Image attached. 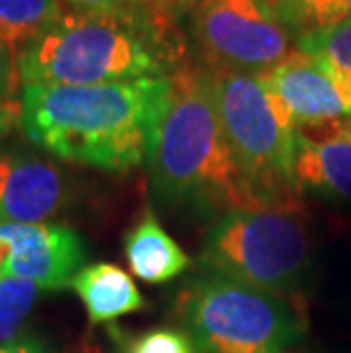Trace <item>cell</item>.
<instances>
[{
  "label": "cell",
  "mask_w": 351,
  "mask_h": 353,
  "mask_svg": "<svg viewBox=\"0 0 351 353\" xmlns=\"http://www.w3.org/2000/svg\"><path fill=\"white\" fill-rule=\"evenodd\" d=\"M169 89V78L26 85L19 128L28 141L64 162L128 174L148 164Z\"/></svg>",
  "instance_id": "6da1fadb"
},
{
  "label": "cell",
  "mask_w": 351,
  "mask_h": 353,
  "mask_svg": "<svg viewBox=\"0 0 351 353\" xmlns=\"http://www.w3.org/2000/svg\"><path fill=\"white\" fill-rule=\"evenodd\" d=\"M188 37L167 3L144 12L64 17L19 52L26 85H106L169 78L190 62Z\"/></svg>",
  "instance_id": "7a4b0ae2"
},
{
  "label": "cell",
  "mask_w": 351,
  "mask_h": 353,
  "mask_svg": "<svg viewBox=\"0 0 351 353\" xmlns=\"http://www.w3.org/2000/svg\"><path fill=\"white\" fill-rule=\"evenodd\" d=\"M169 85L148 157L155 196L164 205L217 216L263 205L226 141L203 66L190 59L171 73Z\"/></svg>",
  "instance_id": "3957f363"
},
{
  "label": "cell",
  "mask_w": 351,
  "mask_h": 353,
  "mask_svg": "<svg viewBox=\"0 0 351 353\" xmlns=\"http://www.w3.org/2000/svg\"><path fill=\"white\" fill-rule=\"evenodd\" d=\"M176 317L203 353H281L305 333V312L288 294L208 274L185 285Z\"/></svg>",
  "instance_id": "277c9868"
},
{
  "label": "cell",
  "mask_w": 351,
  "mask_h": 353,
  "mask_svg": "<svg viewBox=\"0 0 351 353\" xmlns=\"http://www.w3.org/2000/svg\"><path fill=\"white\" fill-rule=\"evenodd\" d=\"M201 265L210 274L290 296L312 265L310 219L301 199L219 216L205 237Z\"/></svg>",
  "instance_id": "5b68a950"
},
{
  "label": "cell",
  "mask_w": 351,
  "mask_h": 353,
  "mask_svg": "<svg viewBox=\"0 0 351 353\" xmlns=\"http://www.w3.org/2000/svg\"><path fill=\"white\" fill-rule=\"evenodd\" d=\"M205 76L226 141L258 201L301 199L292 178L294 123L263 76L219 69Z\"/></svg>",
  "instance_id": "8992f818"
},
{
  "label": "cell",
  "mask_w": 351,
  "mask_h": 353,
  "mask_svg": "<svg viewBox=\"0 0 351 353\" xmlns=\"http://www.w3.org/2000/svg\"><path fill=\"white\" fill-rule=\"evenodd\" d=\"M174 12L203 69L263 76L299 50L270 0H183Z\"/></svg>",
  "instance_id": "52a82bcc"
},
{
  "label": "cell",
  "mask_w": 351,
  "mask_h": 353,
  "mask_svg": "<svg viewBox=\"0 0 351 353\" xmlns=\"http://www.w3.org/2000/svg\"><path fill=\"white\" fill-rule=\"evenodd\" d=\"M0 244L7 246L3 276L23 278L39 290H64L85 262V244L64 223H5Z\"/></svg>",
  "instance_id": "ba28073f"
},
{
  "label": "cell",
  "mask_w": 351,
  "mask_h": 353,
  "mask_svg": "<svg viewBox=\"0 0 351 353\" xmlns=\"http://www.w3.org/2000/svg\"><path fill=\"white\" fill-rule=\"evenodd\" d=\"M263 80L288 110L294 128L351 123V94L324 64L301 50L263 73Z\"/></svg>",
  "instance_id": "9c48e42d"
},
{
  "label": "cell",
  "mask_w": 351,
  "mask_h": 353,
  "mask_svg": "<svg viewBox=\"0 0 351 353\" xmlns=\"http://www.w3.org/2000/svg\"><path fill=\"white\" fill-rule=\"evenodd\" d=\"M69 201V183L55 162L34 155H0V226L41 223Z\"/></svg>",
  "instance_id": "30bf717a"
},
{
  "label": "cell",
  "mask_w": 351,
  "mask_h": 353,
  "mask_svg": "<svg viewBox=\"0 0 351 353\" xmlns=\"http://www.w3.org/2000/svg\"><path fill=\"white\" fill-rule=\"evenodd\" d=\"M292 178L299 194L351 203V123L294 128Z\"/></svg>",
  "instance_id": "8fae6325"
},
{
  "label": "cell",
  "mask_w": 351,
  "mask_h": 353,
  "mask_svg": "<svg viewBox=\"0 0 351 353\" xmlns=\"http://www.w3.org/2000/svg\"><path fill=\"white\" fill-rule=\"evenodd\" d=\"M123 255L135 278L148 285H164L190 267V258L174 237L162 228L153 210H144L141 219L123 239Z\"/></svg>",
  "instance_id": "7c38bea8"
},
{
  "label": "cell",
  "mask_w": 351,
  "mask_h": 353,
  "mask_svg": "<svg viewBox=\"0 0 351 353\" xmlns=\"http://www.w3.org/2000/svg\"><path fill=\"white\" fill-rule=\"evenodd\" d=\"M71 288L85 305L89 324H110L144 307V296L132 276L112 262H94L82 267Z\"/></svg>",
  "instance_id": "4fadbf2b"
},
{
  "label": "cell",
  "mask_w": 351,
  "mask_h": 353,
  "mask_svg": "<svg viewBox=\"0 0 351 353\" xmlns=\"http://www.w3.org/2000/svg\"><path fill=\"white\" fill-rule=\"evenodd\" d=\"M69 10L62 0H0V43L14 52L53 28Z\"/></svg>",
  "instance_id": "5bb4252c"
},
{
  "label": "cell",
  "mask_w": 351,
  "mask_h": 353,
  "mask_svg": "<svg viewBox=\"0 0 351 353\" xmlns=\"http://www.w3.org/2000/svg\"><path fill=\"white\" fill-rule=\"evenodd\" d=\"M297 48L324 64L351 94V17L301 34L297 39Z\"/></svg>",
  "instance_id": "9a60e30c"
},
{
  "label": "cell",
  "mask_w": 351,
  "mask_h": 353,
  "mask_svg": "<svg viewBox=\"0 0 351 353\" xmlns=\"http://www.w3.org/2000/svg\"><path fill=\"white\" fill-rule=\"evenodd\" d=\"M285 26L299 39L310 30L326 28L351 17V0H288L276 7Z\"/></svg>",
  "instance_id": "2e32d148"
},
{
  "label": "cell",
  "mask_w": 351,
  "mask_h": 353,
  "mask_svg": "<svg viewBox=\"0 0 351 353\" xmlns=\"http://www.w3.org/2000/svg\"><path fill=\"white\" fill-rule=\"evenodd\" d=\"M39 288L14 276H0V347L17 340L30 310L37 303Z\"/></svg>",
  "instance_id": "e0dca14e"
},
{
  "label": "cell",
  "mask_w": 351,
  "mask_h": 353,
  "mask_svg": "<svg viewBox=\"0 0 351 353\" xmlns=\"http://www.w3.org/2000/svg\"><path fill=\"white\" fill-rule=\"evenodd\" d=\"M121 353H199V349L183 330L151 328L126 340Z\"/></svg>",
  "instance_id": "ac0fdd59"
},
{
  "label": "cell",
  "mask_w": 351,
  "mask_h": 353,
  "mask_svg": "<svg viewBox=\"0 0 351 353\" xmlns=\"http://www.w3.org/2000/svg\"><path fill=\"white\" fill-rule=\"evenodd\" d=\"M69 10L94 12V14H128L144 12L162 5L164 0H62Z\"/></svg>",
  "instance_id": "d6986e66"
},
{
  "label": "cell",
  "mask_w": 351,
  "mask_h": 353,
  "mask_svg": "<svg viewBox=\"0 0 351 353\" xmlns=\"http://www.w3.org/2000/svg\"><path fill=\"white\" fill-rule=\"evenodd\" d=\"M21 82L19 73V55L5 43H0V103L19 101V87Z\"/></svg>",
  "instance_id": "ffe728a7"
},
{
  "label": "cell",
  "mask_w": 351,
  "mask_h": 353,
  "mask_svg": "<svg viewBox=\"0 0 351 353\" xmlns=\"http://www.w3.org/2000/svg\"><path fill=\"white\" fill-rule=\"evenodd\" d=\"M21 119V99L12 103H0V144L10 137Z\"/></svg>",
  "instance_id": "44dd1931"
},
{
  "label": "cell",
  "mask_w": 351,
  "mask_h": 353,
  "mask_svg": "<svg viewBox=\"0 0 351 353\" xmlns=\"http://www.w3.org/2000/svg\"><path fill=\"white\" fill-rule=\"evenodd\" d=\"M0 353H53L46 344L34 340V337H17L10 344H3Z\"/></svg>",
  "instance_id": "7402d4cb"
},
{
  "label": "cell",
  "mask_w": 351,
  "mask_h": 353,
  "mask_svg": "<svg viewBox=\"0 0 351 353\" xmlns=\"http://www.w3.org/2000/svg\"><path fill=\"white\" fill-rule=\"evenodd\" d=\"M7 246L5 244H0V276H3V269H5V262H7Z\"/></svg>",
  "instance_id": "603a6c76"
},
{
  "label": "cell",
  "mask_w": 351,
  "mask_h": 353,
  "mask_svg": "<svg viewBox=\"0 0 351 353\" xmlns=\"http://www.w3.org/2000/svg\"><path fill=\"white\" fill-rule=\"evenodd\" d=\"M164 3H167V5L171 7V10H174V7H176L178 3H183V0H164Z\"/></svg>",
  "instance_id": "cb8c5ba5"
},
{
  "label": "cell",
  "mask_w": 351,
  "mask_h": 353,
  "mask_svg": "<svg viewBox=\"0 0 351 353\" xmlns=\"http://www.w3.org/2000/svg\"><path fill=\"white\" fill-rule=\"evenodd\" d=\"M270 3L274 5V10H276V7H281L283 3H288V0H270Z\"/></svg>",
  "instance_id": "d4e9b609"
},
{
  "label": "cell",
  "mask_w": 351,
  "mask_h": 353,
  "mask_svg": "<svg viewBox=\"0 0 351 353\" xmlns=\"http://www.w3.org/2000/svg\"><path fill=\"white\" fill-rule=\"evenodd\" d=\"M281 353H285V351H281Z\"/></svg>",
  "instance_id": "484cf974"
}]
</instances>
